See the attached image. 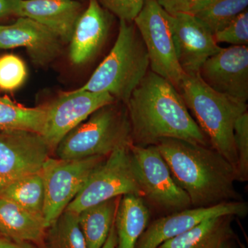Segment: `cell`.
I'll return each mask as SVG.
<instances>
[{
    "label": "cell",
    "mask_w": 248,
    "mask_h": 248,
    "mask_svg": "<svg viewBox=\"0 0 248 248\" xmlns=\"http://www.w3.org/2000/svg\"><path fill=\"white\" fill-rule=\"evenodd\" d=\"M125 107L133 144L155 146L163 139L172 138L211 146L179 91L151 71L132 93Z\"/></svg>",
    "instance_id": "6da1fadb"
},
{
    "label": "cell",
    "mask_w": 248,
    "mask_h": 248,
    "mask_svg": "<svg viewBox=\"0 0 248 248\" xmlns=\"http://www.w3.org/2000/svg\"><path fill=\"white\" fill-rule=\"evenodd\" d=\"M155 146L192 208L241 201L235 189L236 170L211 146L172 138L163 139Z\"/></svg>",
    "instance_id": "7a4b0ae2"
},
{
    "label": "cell",
    "mask_w": 248,
    "mask_h": 248,
    "mask_svg": "<svg viewBox=\"0 0 248 248\" xmlns=\"http://www.w3.org/2000/svg\"><path fill=\"white\" fill-rule=\"evenodd\" d=\"M178 91L210 146L236 170L234 125L240 116L247 112V104L214 91L199 73L186 74Z\"/></svg>",
    "instance_id": "3957f363"
},
{
    "label": "cell",
    "mask_w": 248,
    "mask_h": 248,
    "mask_svg": "<svg viewBox=\"0 0 248 248\" xmlns=\"http://www.w3.org/2000/svg\"><path fill=\"white\" fill-rule=\"evenodd\" d=\"M148 67L146 46L136 27L120 20L118 36L110 53L79 89L108 93L125 105L146 76Z\"/></svg>",
    "instance_id": "277c9868"
},
{
    "label": "cell",
    "mask_w": 248,
    "mask_h": 248,
    "mask_svg": "<svg viewBox=\"0 0 248 248\" xmlns=\"http://www.w3.org/2000/svg\"><path fill=\"white\" fill-rule=\"evenodd\" d=\"M117 101L104 106L67 133L53 153L62 159L107 156L133 143L131 126L125 104Z\"/></svg>",
    "instance_id": "5b68a950"
},
{
    "label": "cell",
    "mask_w": 248,
    "mask_h": 248,
    "mask_svg": "<svg viewBox=\"0 0 248 248\" xmlns=\"http://www.w3.org/2000/svg\"><path fill=\"white\" fill-rule=\"evenodd\" d=\"M130 145L121 147L107 156L66 210L79 214L96 204L125 195L143 198L132 164Z\"/></svg>",
    "instance_id": "8992f818"
},
{
    "label": "cell",
    "mask_w": 248,
    "mask_h": 248,
    "mask_svg": "<svg viewBox=\"0 0 248 248\" xmlns=\"http://www.w3.org/2000/svg\"><path fill=\"white\" fill-rule=\"evenodd\" d=\"M134 171L143 200L159 212L170 215L192 208L190 198L173 179L168 164L156 146L130 145Z\"/></svg>",
    "instance_id": "52a82bcc"
},
{
    "label": "cell",
    "mask_w": 248,
    "mask_h": 248,
    "mask_svg": "<svg viewBox=\"0 0 248 248\" xmlns=\"http://www.w3.org/2000/svg\"><path fill=\"white\" fill-rule=\"evenodd\" d=\"M133 22L146 46L151 71L178 91L186 74L178 62L167 13L156 0H145Z\"/></svg>",
    "instance_id": "ba28073f"
},
{
    "label": "cell",
    "mask_w": 248,
    "mask_h": 248,
    "mask_svg": "<svg viewBox=\"0 0 248 248\" xmlns=\"http://www.w3.org/2000/svg\"><path fill=\"white\" fill-rule=\"evenodd\" d=\"M106 158L62 159L50 156L47 159L42 172L45 191L43 216L48 228L76 198L91 173Z\"/></svg>",
    "instance_id": "9c48e42d"
},
{
    "label": "cell",
    "mask_w": 248,
    "mask_h": 248,
    "mask_svg": "<svg viewBox=\"0 0 248 248\" xmlns=\"http://www.w3.org/2000/svg\"><path fill=\"white\" fill-rule=\"evenodd\" d=\"M51 153L40 133L27 130L0 131V194L13 183L40 172Z\"/></svg>",
    "instance_id": "30bf717a"
},
{
    "label": "cell",
    "mask_w": 248,
    "mask_h": 248,
    "mask_svg": "<svg viewBox=\"0 0 248 248\" xmlns=\"http://www.w3.org/2000/svg\"><path fill=\"white\" fill-rule=\"evenodd\" d=\"M115 102V98L107 93H93L79 89L63 93L45 106V125L41 135L53 153L67 133L94 111Z\"/></svg>",
    "instance_id": "8fae6325"
},
{
    "label": "cell",
    "mask_w": 248,
    "mask_h": 248,
    "mask_svg": "<svg viewBox=\"0 0 248 248\" xmlns=\"http://www.w3.org/2000/svg\"><path fill=\"white\" fill-rule=\"evenodd\" d=\"M168 18L181 68L185 74H198L205 62L221 47L212 31L192 15L168 14Z\"/></svg>",
    "instance_id": "7c38bea8"
},
{
    "label": "cell",
    "mask_w": 248,
    "mask_h": 248,
    "mask_svg": "<svg viewBox=\"0 0 248 248\" xmlns=\"http://www.w3.org/2000/svg\"><path fill=\"white\" fill-rule=\"evenodd\" d=\"M248 213V204L241 200L205 208L192 207L164 215L151 221L140 236L135 248H157L164 241L186 232L201 222L212 217L221 215L245 217Z\"/></svg>",
    "instance_id": "4fadbf2b"
},
{
    "label": "cell",
    "mask_w": 248,
    "mask_h": 248,
    "mask_svg": "<svg viewBox=\"0 0 248 248\" xmlns=\"http://www.w3.org/2000/svg\"><path fill=\"white\" fill-rule=\"evenodd\" d=\"M209 87L241 102L248 99V47L232 46L208 59L199 73Z\"/></svg>",
    "instance_id": "5bb4252c"
},
{
    "label": "cell",
    "mask_w": 248,
    "mask_h": 248,
    "mask_svg": "<svg viewBox=\"0 0 248 248\" xmlns=\"http://www.w3.org/2000/svg\"><path fill=\"white\" fill-rule=\"evenodd\" d=\"M62 43L53 31L30 18L19 17L13 24L0 26V49L24 47L36 66H46L58 58Z\"/></svg>",
    "instance_id": "9a60e30c"
},
{
    "label": "cell",
    "mask_w": 248,
    "mask_h": 248,
    "mask_svg": "<svg viewBox=\"0 0 248 248\" xmlns=\"http://www.w3.org/2000/svg\"><path fill=\"white\" fill-rule=\"evenodd\" d=\"M108 13L98 0H89L75 26L70 41V60L75 65L87 63L102 48L110 30Z\"/></svg>",
    "instance_id": "2e32d148"
},
{
    "label": "cell",
    "mask_w": 248,
    "mask_h": 248,
    "mask_svg": "<svg viewBox=\"0 0 248 248\" xmlns=\"http://www.w3.org/2000/svg\"><path fill=\"white\" fill-rule=\"evenodd\" d=\"M82 12V5L78 0H19L16 16L40 23L56 34L63 43H69Z\"/></svg>",
    "instance_id": "e0dca14e"
},
{
    "label": "cell",
    "mask_w": 248,
    "mask_h": 248,
    "mask_svg": "<svg viewBox=\"0 0 248 248\" xmlns=\"http://www.w3.org/2000/svg\"><path fill=\"white\" fill-rule=\"evenodd\" d=\"M47 227L42 217L0 197V236L16 242L43 244Z\"/></svg>",
    "instance_id": "ac0fdd59"
},
{
    "label": "cell",
    "mask_w": 248,
    "mask_h": 248,
    "mask_svg": "<svg viewBox=\"0 0 248 248\" xmlns=\"http://www.w3.org/2000/svg\"><path fill=\"white\" fill-rule=\"evenodd\" d=\"M235 217L221 215L204 220L186 232L164 241L157 248H219L227 241L238 239L232 228Z\"/></svg>",
    "instance_id": "d6986e66"
},
{
    "label": "cell",
    "mask_w": 248,
    "mask_h": 248,
    "mask_svg": "<svg viewBox=\"0 0 248 248\" xmlns=\"http://www.w3.org/2000/svg\"><path fill=\"white\" fill-rule=\"evenodd\" d=\"M151 217L150 209L143 198L134 195L121 197L114 221L116 248H135L151 223Z\"/></svg>",
    "instance_id": "ffe728a7"
},
{
    "label": "cell",
    "mask_w": 248,
    "mask_h": 248,
    "mask_svg": "<svg viewBox=\"0 0 248 248\" xmlns=\"http://www.w3.org/2000/svg\"><path fill=\"white\" fill-rule=\"evenodd\" d=\"M120 198L105 201L78 214L87 248H102L105 244L115 221Z\"/></svg>",
    "instance_id": "44dd1931"
},
{
    "label": "cell",
    "mask_w": 248,
    "mask_h": 248,
    "mask_svg": "<svg viewBox=\"0 0 248 248\" xmlns=\"http://www.w3.org/2000/svg\"><path fill=\"white\" fill-rule=\"evenodd\" d=\"M248 0H200L187 14L203 23L215 35L247 10Z\"/></svg>",
    "instance_id": "7402d4cb"
},
{
    "label": "cell",
    "mask_w": 248,
    "mask_h": 248,
    "mask_svg": "<svg viewBox=\"0 0 248 248\" xmlns=\"http://www.w3.org/2000/svg\"><path fill=\"white\" fill-rule=\"evenodd\" d=\"M0 197L44 218L45 191L42 170L13 183L0 194Z\"/></svg>",
    "instance_id": "603a6c76"
},
{
    "label": "cell",
    "mask_w": 248,
    "mask_h": 248,
    "mask_svg": "<svg viewBox=\"0 0 248 248\" xmlns=\"http://www.w3.org/2000/svg\"><path fill=\"white\" fill-rule=\"evenodd\" d=\"M45 116V107H23L9 97H0V131L27 130L41 134Z\"/></svg>",
    "instance_id": "cb8c5ba5"
},
{
    "label": "cell",
    "mask_w": 248,
    "mask_h": 248,
    "mask_svg": "<svg viewBox=\"0 0 248 248\" xmlns=\"http://www.w3.org/2000/svg\"><path fill=\"white\" fill-rule=\"evenodd\" d=\"M45 248H87L78 214L65 210L47 228Z\"/></svg>",
    "instance_id": "d4e9b609"
},
{
    "label": "cell",
    "mask_w": 248,
    "mask_h": 248,
    "mask_svg": "<svg viewBox=\"0 0 248 248\" xmlns=\"http://www.w3.org/2000/svg\"><path fill=\"white\" fill-rule=\"evenodd\" d=\"M27 77V67L22 59L13 54L0 57V90L15 91L24 84Z\"/></svg>",
    "instance_id": "484cf974"
},
{
    "label": "cell",
    "mask_w": 248,
    "mask_h": 248,
    "mask_svg": "<svg viewBox=\"0 0 248 248\" xmlns=\"http://www.w3.org/2000/svg\"><path fill=\"white\" fill-rule=\"evenodd\" d=\"M234 141L237 166L236 178L238 182L248 180V112H244L235 122Z\"/></svg>",
    "instance_id": "4316f807"
},
{
    "label": "cell",
    "mask_w": 248,
    "mask_h": 248,
    "mask_svg": "<svg viewBox=\"0 0 248 248\" xmlns=\"http://www.w3.org/2000/svg\"><path fill=\"white\" fill-rule=\"evenodd\" d=\"M217 43L231 44L232 46H247L248 45V12L244 11L235 18L223 30L214 35Z\"/></svg>",
    "instance_id": "83f0119b"
},
{
    "label": "cell",
    "mask_w": 248,
    "mask_h": 248,
    "mask_svg": "<svg viewBox=\"0 0 248 248\" xmlns=\"http://www.w3.org/2000/svg\"><path fill=\"white\" fill-rule=\"evenodd\" d=\"M104 9H107L120 20L133 22L143 7L145 0H98Z\"/></svg>",
    "instance_id": "f1b7e54d"
},
{
    "label": "cell",
    "mask_w": 248,
    "mask_h": 248,
    "mask_svg": "<svg viewBox=\"0 0 248 248\" xmlns=\"http://www.w3.org/2000/svg\"><path fill=\"white\" fill-rule=\"evenodd\" d=\"M158 4L169 15L180 13L187 14L191 8L200 0H156Z\"/></svg>",
    "instance_id": "f546056e"
},
{
    "label": "cell",
    "mask_w": 248,
    "mask_h": 248,
    "mask_svg": "<svg viewBox=\"0 0 248 248\" xmlns=\"http://www.w3.org/2000/svg\"><path fill=\"white\" fill-rule=\"evenodd\" d=\"M19 0H0V19L16 16Z\"/></svg>",
    "instance_id": "4dcf8cb0"
},
{
    "label": "cell",
    "mask_w": 248,
    "mask_h": 248,
    "mask_svg": "<svg viewBox=\"0 0 248 248\" xmlns=\"http://www.w3.org/2000/svg\"><path fill=\"white\" fill-rule=\"evenodd\" d=\"M0 248H40L38 245L29 242H16L0 236Z\"/></svg>",
    "instance_id": "1f68e13d"
},
{
    "label": "cell",
    "mask_w": 248,
    "mask_h": 248,
    "mask_svg": "<svg viewBox=\"0 0 248 248\" xmlns=\"http://www.w3.org/2000/svg\"><path fill=\"white\" fill-rule=\"evenodd\" d=\"M116 246H117V235H116L115 225L113 223L107 241L102 248H116Z\"/></svg>",
    "instance_id": "d6a6232c"
},
{
    "label": "cell",
    "mask_w": 248,
    "mask_h": 248,
    "mask_svg": "<svg viewBox=\"0 0 248 248\" xmlns=\"http://www.w3.org/2000/svg\"><path fill=\"white\" fill-rule=\"evenodd\" d=\"M238 244H240L239 239L232 240V241H227V242L222 244L219 248H236V245Z\"/></svg>",
    "instance_id": "836d02e7"
},
{
    "label": "cell",
    "mask_w": 248,
    "mask_h": 248,
    "mask_svg": "<svg viewBox=\"0 0 248 248\" xmlns=\"http://www.w3.org/2000/svg\"></svg>",
    "instance_id": "e575fe53"
}]
</instances>
